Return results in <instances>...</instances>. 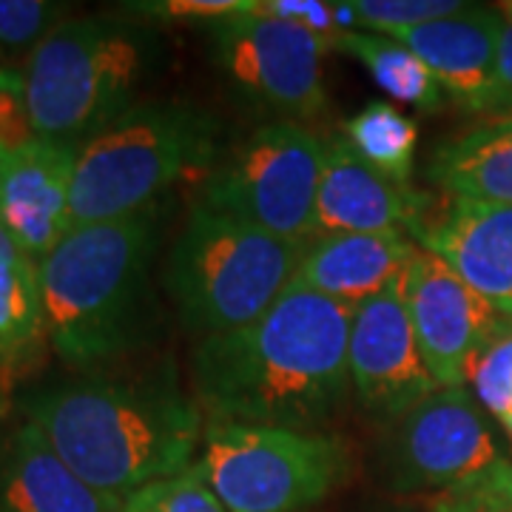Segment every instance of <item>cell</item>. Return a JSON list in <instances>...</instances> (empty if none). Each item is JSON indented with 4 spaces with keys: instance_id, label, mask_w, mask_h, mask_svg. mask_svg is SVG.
Instances as JSON below:
<instances>
[{
    "instance_id": "obj_1",
    "label": "cell",
    "mask_w": 512,
    "mask_h": 512,
    "mask_svg": "<svg viewBox=\"0 0 512 512\" xmlns=\"http://www.w3.org/2000/svg\"><path fill=\"white\" fill-rule=\"evenodd\" d=\"M353 311L291 285L248 328L202 339L194 399L211 421L322 433L348 402Z\"/></svg>"
},
{
    "instance_id": "obj_2",
    "label": "cell",
    "mask_w": 512,
    "mask_h": 512,
    "mask_svg": "<svg viewBox=\"0 0 512 512\" xmlns=\"http://www.w3.org/2000/svg\"><path fill=\"white\" fill-rule=\"evenodd\" d=\"M23 413L77 476L120 501L191 470L205 436V413L171 367L83 373L29 393Z\"/></svg>"
},
{
    "instance_id": "obj_3",
    "label": "cell",
    "mask_w": 512,
    "mask_h": 512,
    "mask_svg": "<svg viewBox=\"0 0 512 512\" xmlns=\"http://www.w3.org/2000/svg\"><path fill=\"white\" fill-rule=\"evenodd\" d=\"M160 208L126 220L74 225L37 262L46 342L80 373H106L151 336Z\"/></svg>"
},
{
    "instance_id": "obj_4",
    "label": "cell",
    "mask_w": 512,
    "mask_h": 512,
    "mask_svg": "<svg viewBox=\"0 0 512 512\" xmlns=\"http://www.w3.org/2000/svg\"><path fill=\"white\" fill-rule=\"evenodd\" d=\"M163 57L160 32L123 12L60 23L20 69L32 134L83 146L137 106Z\"/></svg>"
},
{
    "instance_id": "obj_5",
    "label": "cell",
    "mask_w": 512,
    "mask_h": 512,
    "mask_svg": "<svg viewBox=\"0 0 512 512\" xmlns=\"http://www.w3.org/2000/svg\"><path fill=\"white\" fill-rule=\"evenodd\" d=\"M305 245L197 205L165 262V291L202 339L254 325L293 285Z\"/></svg>"
},
{
    "instance_id": "obj_6",
    "label": "cell",
    "mask_w": 512,
    "mask_h": 512,
    "mask_svg": "<svg viewBox=\"0 0 512 512\" xmlns=\"http://www.w3.org/2000/svg\"><path fill=\"white\" fill-rule=\"evenodd\" d=\"M217 140V117L194 103H137L77 151L72 225L126 220L154 208L185 174L214 163Z\"/></svg>"
},
{
    "instance_id": "obj_7",
    "label": "cell",
    "mask_w": 512,
    "mask_h": 512,
    "mask_svg": "<svg viewBox=\"0 0 512 512\" xmlns=\"http://www.w3.org/2000/svg\"><path fill=\"white\" fill-rule=\"evenodd\" d=\"M348 444L333 433H299L205 421L197 476L228 512H302L348 476Z\"/></svg>"
},
{
    "instance_id": "obj_8",
    "label": "cell",
    "mask_w": 512,
    "mask_h": 512,
    "mask_svg": "<svg viewBox=\"0 0 512 512\" xmlns=\"http://www.w3.org/2000/svg\"><path fill=\"white\" fill-rule=\"evenodd\" d=\"M325 151L328 143L311 128L293 123L256 128L228 163L214 171L202 205L279 239L308 245Z\"/></svg>"
},
{
    "instance_id": "obj_9",
    "label": "cell",
    "mask_w": 512,
    "mask_h": 512,
    "mask_svg": "<svg viewBox=\"0 0 512 512\" xmlns=\"http://www.w3.org/2000/svg\"><path fill=\"white\" fill-rule=\"evenodd\" d=\"M208 35L217 66L251 106L296 120L325 109L322 57L330 52L328 40L259 12L256 0L248 12L211 23Z\"/></svg>"
},
{
    "instance_id": "obj_10",
    "label": "cell",
    "mask_w": 512,
    "mask_h": 512,
    "mask_svg": "<svg viewBox=\"0 0 512 512\" xmlns=\"http://www.w3.org/2000/svg\"><path fill=\"white\" fill-rule=\"evenodd\" d=\"M498 458L476 399L464 387H439L393 421L384 467L399 493H439L484 473Z\"/></svg>"
},
{
    "instance_id": "obj_11",
    "label": "cell",
    "mask_w": 512,
    "mask_h": 512,
    "mask_svg": "<svg viewBox=\"0 0 512 512\" xmlns=\"http://www.w3.org/2000/svg\"><path fill=\"white\" fill-rule=\"evenodd\" d=\"M402 296L421 359L439 387H464L478 350L512 328V319L421 248L404 274Z\"/></svg>"
},
{
    "instance_id": "obj_12",
    "label": "cell",
    "mask_w": 512,
    "mask_h": 512,
    "mask_svg": "<svg viewBox=\"0 0 512 512\" xmlns=\"http://www.w3.org/2000/svg\"><path fill=\"white\" fill-rule=\"evenodd\" d=\"M348 362L356 399L382 421L402 419L421 399L439 390L421 359L402 285L353 311Z\"/></svg>"
},
{
    "instance_id": "obj_13",
    "label": "cell",
    "mask_w": 512,
    "mask_h": 512,
    "mask_svg": "<svg viewBox=\"0 0 512 512\" xmlns=\"http://www.w3.org/2000/svg\"><path fill=\"white\" fill-rule=\"evenodd\" d=\"M80 146L29 137L0 160V228L32 262L72 231V180Z\"/></svg>"
},
{
    "instance_id": "obj_14",
    "label": "cell",
    "mask_w": 512,
    "mask_h": 512,
    "mask_svg": "<svg viewBox=\"0 0 512 512\" xmlns=\"http://www.w3.org/2000/svg\"><path fill=\"white\" fill-rule=\"evenodd\" d=\"M413 239L512 319V205L447 197L427 208Z\"/></svg>"
},
{
    "instance_id": "obj_15",
    "label": "cell",
    "mask_w": 512,
    "mask_h": 512,
    "mask_svg": "<svg viewBox=\"0 0 512 512\" xmlns=\"http://www.w3.org/2000/svg\"><path fill=\"white\" fill-rule=\"evenodd\" d=\"M430 200L367 165L348 140L330 137L313 205V239L330 234L410 237Z\"/></svg>"
},
{
    "instance_id": "obj_16",
    "label": "cell",
    "mask_w": 512,
    "mask_h": 512,
    "mask_svg": "<svg viewBox=\"0 0 512 512\" xmlns=\"http://www.w3.org/2000/svg\"><path fill=\"white\" fill-rule=\"evenodd\" d=\"M504 18L493 6H464L456 15L404 29L399 40L436 74L441 89L461 109L476 114H504V100L498 92V40Z\"/></svg>"
},
{
    "instance_id": "obj_17",
    "label": "cell",
    "mask_w": 512,
    "mask_h": 512,
    "mask_svg": "<svg viewBox=\"0 0 512 512\" xmlns=\"http://www.w3.org/2000/svg\"><path fill=\"white\" fill-rule=\"evenodd\" d=\"M419 251L410 237L390 234H330L305 245L293 285L328 296L356 311L379 293L402 285Z\"/></svg>"
},
{
    "instance_id": "obj_18",
    "label": "cell",
    "mask_w": 512,
    "mask_h": 512,
    "mask_svg": "<svg viewBox=\"0 0 512 512\" xmlns=\"http://www.w3.org/2000/svg\"><path fill=\"white\" fill-rule=\"evenodd\" d=\"M120 507V498L77 476L32 421H20L3 461L0 512H120Z\"/></svg>"
},
{
    "instance_id": "obj_19",
    "label": "cell",
    "mask_w": 512,
    "mask_h": 512,
    "mask_svg": "<svg viewBox=\"0 0 512 512\" xmlns=\"http://www.w3.org/2000/svg\"><path fill=\"white\" fill-rule=\"evenodd\" d=\"M427 177L447 197L512 205V114L439 143Z\"/></svg>"
},
{
    "instance_id": "obj_20",
    "label": "cell",
    "mask_w": 512,
    "mask_h": 512,
    "mask_svg": "<svg viewBox=\"0 0 512 512\" xmlns=\"http://www.w3.org/2000/svg\"><path fill=\"white\" fill-rule=\"evenodd\" d=\"M46 345L37 262L0 228V376L26 367Z\"/></svg>"
},
{
    "instance_id": "obj_21",
    "label": "cell",
    "mask_w": 512,
    "mask_h": 512,
    "mask_svg": "<svg viewBox=\"0 0 512 512\" xmlns=\"http://www.w3.org/2000/svg\"><path fill=\"white\" fill-rule=\"evenodd\" d=\"M330 49L353 57L390 100L427 111V114L444 109L447 92L441 89L436 74L399 40L367 35V32H348V35L336 37Z\"/></svg>"
},
{
    "instance_id": "obj_22",
    "label": "cell",
    "mask_w": 512,
    "mask_h": 512,
    "mask_svg": "<svg viewBox=\"0 0 512 512\" xmlns=\"http://www.w3.org/2000/svg\"><path fill=\"white\" fill-rule=\"evenodd\" d=\"M342 137L367 165L382 171L384 177L402 185L410 183L413 157L419 146V126L410 117H404L393 103H367L365 109L345 123Z\"/></svg>"
},
{
    "instance_id": "obj_23",
    "label": "cell",
    "mask_w": 512,
    "mask_h": 512,
    "mask_svg": "<svg viewBox=\"0 0 512 512\" xmlns=\"http://www.w3.org/2000/svg\"><path fill=\"white\" fill-rule=\"evenodd\" d=\"M66 3L49 0H0V66L15 69V60H29L37 46L66 23Z\"/></svg>"
},
{
    "instance_id": "obj_24",
    "label": "cell",
    "mask_w": 512,
    "mask_h": 512,
    "mask_svg": "<svg viewBox=\"0 0 512 512\" xmlns=\"http://www.w3.org/2000/svg\"><path fill=\"white\" fill-rule=\"evenodd\" d=\"M424 512H512V461L498 458L484 473L430 495Z\"/></svg>"
},
{
    "instance_id": "obj_25",
    "label": "cell",
    "mask_w": 512,
    "mask_h": 512,
    "mask_svg": "<svg viewBox=\"0 0 512 512\" xmlns=\"http://www.w3.org/2000/svg\"><path fill=\"white\" fill-rule=\"evenodd\" d=\"M120 512H228L217 493L197 476L185 470L180 476L154 481L123 501Z\"/></svg>"
},
{
    "instance_id": "obj_26",
    "label": "cell",
    "mask_w": 512,
    "mask_h": 512,
    "mask_svg": "<svg viewBox=\"0 0 512 512\" xmlns=\"http://www.w3.org/2000/svg\"><path fill=\"white\" fill-rule=\"evenodd\" d=\"M359 18L362 32L373 35H399L404 29H416L421 23L447 18L461 12L467 3L458 0H350Z\"/></svg>"
},
{
    "instance_id": "obj_27",
    "label": "cell",
    "mask_w": 512,
    "mask_h": 512,
    "mask_svg": "<svg viewBox=\"0 0 512 512\" xmlns=\"http://www.w3.org/2000/svg\"><path fill=\"white\" fill-rule=\"evenodd\" d=\"M467 379L476 387L478 402L484 404L495 419H507L512 413V328L495 336L487 348L476 353L470 362Z\"/></svg>"
},
{
    "instance_id": "obj_28",
    "label": "cell",
    "mask_w": 512,
    "mask_h": 512,
    "mask_svg": "<svg viewBox=\"0 0 512 512\" xmlns=\"http://www.w3.org/2000/svg\"><path fill=\"white\" fill-rule=\"evenodd\" d=\"M254 0H140L123 3V15L140 23H185V20H211L231 18L237 12H248Z\"/></svg>"
},
{
    "instance_id": "obj_29",
    "label": "cell",
    "mask_w": 512,
    "mask_h": 512,
    "mask_svg": "<svg viewBox=\"0 0 512 512\" xmlns=\"http://www.w3.org/2000/svg\"><path fill=\"white\" fill-rule=\"evenodd\" d=\"M32 134L29 111H26V94H23V74L20 69L0 66V160L26 143Z\"/></svg>"
},
{
    "instance_id": "obj_30",
    "label": "cell",
    "mask_w": 512,
    "mask_h": 512,
    "mask_svg": "<svg viewBox=\"0 0 512 512\" xmlns=\"http://www.w3.org/2000/svg\"><path fill=\"white\" fill-rule=\"evenodd\" d=\"M259 12L291 20L328 43L342 37L339 20H336V6L325 3V0H265V3H259Z\"/></svg>"
},
{
    "instance_id": "obj_31",
    "label": "cell",
    "mask_w": 512,
    "mask_h": 512,
    "mask_svg": "<svg viewBox=\"0 0 512 512\" xmlns=\"http://www.w3.org/2000/svg\"><path fill=\"white\" fill-rule=\"evenodd\" d=\"M501 18H504V29H501V40H498V92L504 100V111H512V3L501 6Z\"/></svg>"
},
{
    "instance_id": "obj_32",
    "label": "cell",
    "mask_w": 512,
    "mask_h": 512,
    "mask_svg": "<svg viewBox=\"0 0 512 512\" xmlns=\"http://www.w3.org/2000/svg\"><path fill=\"white\" fill-rule=\"evenodd\" d=\"M504 427L510 430V436H512V413H510V416H507V419H504Z\"/></svg>"
},
{
    "instance_id": "obj_33",
    "label": "cell",
    "mask_w": 512,
    "mask_h": 512,
    "mask_svg": "<svg viewBox=\"0 0 512 512\" xmlns=\"http://www.w3.org/2000/svg\"><path fill=\"white\" fill-rule=\"evenodd\" d=\"M0 416H3V387H0Z\"/></svg>"
}]
</instances>
